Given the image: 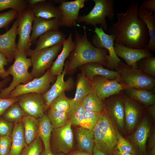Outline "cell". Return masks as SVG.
<instances>
[{
  "label": "cell",
  "mask_w": 155,
  "mask_h": 155,
  "mask_svg": "<svg viewBox=\"0 0 155 155\" xmlns=\"http://www.w3.org/2000/svg\"><path fill=\"white\" fill-rule=\"evenodd\" d=\"M139 5L136 1L130 3L125 13L116 11L118 21L108 29L114 37V43L136 49H145L149 40L148 30L144 22L137 16Z\"/></svg>",
  "instance_id": "1"
},
{
  "label": "cell",
  "mask_w": 155,
  "mask_h": 155,
  "mask_svg": "<svg viewBox=\"0 0 155 155\" xmlns=\"http://www.w3.org/2000/svg\"><path fill=\"white\" fill-rule=\"evenodd\" d=\"M83 27V34L75 31L73 47L64 65L67 75L73 74L79 67L88 63H98L106 67L108 65V51L94 46L88 39L86 27Z\"/></svg>",
  "instance_id": "2"
},
{
  "label": "cell",
  "mask_w": 155,
  "mask_h": 155,
  "mask_svg": "<svg viewBox=\"0 0 155 155\" xmlns=\"http://www.w3.org/2000/svg\"><path fill=\"white\" fill-rule=\"evenodd\" d=\"M116 130L105 108L93 131L94 145L107 155H113L117 143Z\"/></svg>",
  "instance_id": "3"
},
{
  "label": "cell",
  "mask_w": 155,
  "mask_h": 155,
  "mask_svg": "<svg viewBox=\"0 0 155 155\" xmlns=\"http://www.w3.org/2000/svg\"><path fill=\"white\" fill-rule=\"evenodd\" d=\"M27 56L25 51L18 49L16 51L14 62L6 70L9 75L12 76V81L8 87L0 90V98H8L10 92L18 85L26 84L34 79L28 71L32 64L30 58H28Z\"/></svg>",
  "instance_id": "4"
},
{
  "label": "cell",
  "mask_w": 155,
  "mask_h": 155,
  "mask_svg": "<svg viewBox=\"0 0 155 155\" xmlns=\"http://www.w3.org/2000/svg\"><path fill=\"white\" fill-rule=\"evenodd\" d=\"M119 82L126 88L152 91L154 88L155 79L141 70L128 65L121 61L118 64Z\"/></svg>",
  "instance_id": "5"
},
{
  "label": "cell",
  "mask_w": 155,
  "mask_h": 155,
  "mask_svg": "<svg viewBox=\"0 0 155 155\" xmlns=\"http://www.w3.org/2000/svg\"><path fill=\"white\" fill-rule=\"evenodd\" d=\"M95 3L94 7L86 15L78 16V23L84 22L86 25L95 26L100 25L104 31L108 29L106 17L113 20L114 13L113 0H92Z\"/></svg>",
  "instance_id": "6"
},
{
  "label": "cell",
  "mask_w": 155,
  "mask_h": 155,
  "mask_svg": "<svg viewBox=\"0 0 155 155\" xmlns=\"http://www.w3.org/2000/svg\"><path fill=\"white\" fill-rule=\"evenodd\" d=\"M62 44L35 51L30 49L26 52L30 57L32 68L30 73L34 79L43 75L51 66L53 61L62 48Z\"/></svg>",
  "instance_id": "7"
},
{
  "label": "cell",
  "mask_w": 155,
  "mask_h": 155,
  "mask_svg": "<svg viewBox=\"0 0 155 155\" xmlns=\"http://www.w3.org/2000/svg\"><path fill=\"white\" fill-rule=\"evenodd\" d=\"M71 126L68 122L63 127L53 128L50 146L54 154L62 153L67 155L74 150V137Z\"/></svg>",
  "instance_id": "8"
},
{
  "label": "cell",
  "mask_w": 155,
  "mask_h": 155,
  "mask_svg": "<svg viewBox=\"0 0 155 155\" xmlns=\"http://www.w3.org/2000/svg\"><path fill=\"white\" fill-rule=\"evenodd\" d=\"M95 32L91 40V43L98 49H104L107 50L108 55L107 57L108 62L107 67L114 71H118V64L121 61L117 55L114 46V37L113 35L106 33L102 27L95 26Z\"/></svg>",
  "instance_id": "9"
},
{
  "label": "cell",
  "mask_w": 155,
  "mask_h": 155,
  "mask_svg": "<svg viewBox=\"0 0 155 155\" xmlns=\"http://www.w3.org/2000/svg\"><path fill=\"white\" fill-rule=\"evenodd\" d=\"M57 78L51 74L49 68L41 77L34 78L28 83L20 84L17 86L10 93L8 98L18 97L23 94L32 92L43 94L51 87V84Z\"/></svg>",
  "instance_id": "10"
},
{
  "label": "cell",
  "mask_w": 155,
  "mask_h": 155,
  "mask_svg": "<svg viewBox=\"0 0 155 155\" xmlns=\"http://www.w3.org/2000/svg\"><path fill=\"white\" fill-rule=\"evenodd\" d=\"M34 18L32 10L28 8L21 13L18 14L17 30V34L19 36L17 44L18 49L26 52L30 49L32 44L30 34Z\"/></svg>",
  "instance_id": "11"
},
{
  "label": "cell",
  "mask_w": 155,
  "mask_h": 155,
  "mask_svg": "<svg viewBox=\"0 0 155 155\" xmlns=\"http://www.w3.org/2000/svg\"><path fill=\"white\" fill-rule=\"evenodd\" d=\"M17 97L19 105L27 114L38 119L44 114L46 110L42 94L32 92L22 94Z\"/></svg>",
  "instance_id": "12"
},
{
  "label": "cell",
  "mask_w": 155,
  "mask_h": 155,
  "mask_svg": "<svg viewBox=\"0 0 155 155\" xmlns=\"http://www.w3.org/2000/svg\"><path fill=\"white\" fill-rule=\"evenodd\" d=\"M91 82L93 92L103 101L112 95L120 93L125 89L117 79L110 80L103 76L96 75Z\"/></svg>",
  "instance_id": "13"
},
{
  "label": "cell",
  "mask_w": 155,
  "mask_h": 155,
  "mask_svg": "<svg viewBox=\"0 0 155 155\" xmlns=\"http://www.w3.org/2000/svg\"><path fill=\"white\" fill-rule=\"evenodd\" d=\"M88 0H75L66 1L63 0L59 7L62 15L61 19V26L69 28L78 25L77 20L80 9Z\"/></svg>",
  "instance_id": "14"
},
{
  "label": "cell",
  "mask_w": 155,
  "mask_h": 155,
  "mask_svg": "<svg viewBox=\"0 0 155 155\" xmlns=\"http://www.w3.org/2000/svg\"><path fill=\"white\" fill-rule=\"evenodd\" d=\"M66 73V69L64 68L61 73L57 76L54 84L47 92L43 94L46 110L49 108L52 102L60 94L64 92L70 91L74 88L75 82L73 77H69L66 80H64V76Z\"/></svg>",
  "instance_id": "15"
},
{
  "label": "cell",
  "mask_w": 155,
  "mask_h": 155,
  "mask_svg": "<svg viewBox=\"0 0 155 155\" xmlns=\"http://www.w3.org/2000/svg\"><path fill=\"white\" fill-rule=\"evenodd\" d=\"M141 122L136 130L129 137L131 144L136 155H148L146 143L150 132V125L147 118Z\"/></svg>",
  "instance_id": "16"
},
{
  "label": "cell",
  "mask_w": 155,
  "mask_h": 155,
  "mask_svg": "<svg viewBox=\"0 0 155 155\" xmlns=\"http://www.w3.org/2000/svg\"><path fill=\"white\" fill-rule=\"evenodd\" d=\"M18 21L17 18L9 30L0 35V53L6 57L8 63L12 61L15 53L18 49L16 39Z\"/></svg>",
  "instance_id": "17"
},
{
  "label": "cell",
  "mask_w": 155,
  "mask_h": 155,
  "mask_svg": "<svg viewBox=\"0 0 155 155\" xmlns=\"http://www.w3.org/2000/svg\"><path fill=\"white\" fill-rule=\"evenodd\" d=\"M105 108L110 118L120 128L124 127V102L123 95L119 93L106 98Z\"/></svg>",
  "instance_id": "18"
},
{
  "label": "cell",
  "mask_w": 155,
  "mask_h": 155,
  "mask_svg": "<svg viewBox=\"0 0 155 155\" xmlns=\"http://www.w3.org/2000/svg\"><path fill=\"white\" fill-rule=\"evenodd\" d=\"M114 46L117 56L123 59L127 65L136 69H138L137 63L141 59L146 57L153 56L150 51L145 49H132L115 43Z\"/></svg>",
  "instance_id": "19"
},
{
  "label": "cell",
  "mask_w": 155,
  "mask_h": 155,
  "mask_svg": "<svg viewBox=\"0 0 155 155\" xmlns=\"http://www.w3.org/2000/svg\"><path fill=\"white\" fill-rule=\"evenodd\" d=\"M61 19H47L35 17L30 36L31 43L36 42L38 37L51 30H58L61 25Z\"/></svg>",
  "instance_id": "20"
},
{
  "label": "cell",
  "mask_w": 155,
  "mask_h": 155,
  "mask_svg": "<svg viewBox=\"0 0 155 155\" xmlns=\"http://www.w3.org/2000/svg\"><path fill=\"white\" fill-rule=\"evenodd\" d=\"M102 65L96 63H90L81 65L78 67L81 72L91 81L96 75L105 77L110 80L117 79V71L104 68Z\"/></svg>",
  "instance_id": "21"
},
{
  "label": "cell",
  "mask_w": 155,
  "mask_h": 155,
  "mask_svg": "<svg viewBox=\"0 0 155 155\" xmlns=\"http://www.w3.org/2000/svg\"><path fill=\"white\" fill-rule=\"evenodd\" d=\"M123 96L126 127L128 131H131L137 124L141 113V107L136 101L128 96Z\"/></svg>",
  "instance_id": "22"
},
{
  "label": "cell",
  "mask_w": 155,
  "mask_h": 155,
  "mask_svg": "<svg viewBox=\"0 0 155 155\" xmlns=\"http://www.w3.org/2000/svg\"><path fill=\"white\" fill-rule=\"evenodd\" d=\"M66 39L65 34L58 30H50L39 36L34 50L38 51L58 44H63Z\"/></svg>",
  "instance_id": "23"
},
{
  "label": "cell",
  "mask_w": 155,
  "mask_h": 155,
  "mask_svg": "<svg viewBox=\"0 0 155 155\" xmlns=\"http://www.w3.org/2000/svg\"><path fill=\"white\" fill-rule=\"evenodd\" d=\"M74 46L72 34L70 33L63 44L62 51L49 68L51 75L55 77L60 75L63 71L65 61L69 57Z\"/></svg>",
  "instance_id": "24"
},
{
  "label": "cell",
  "mask_w": 155,
  "mask_h": 155,
  "mask_svg": "<svg viewBox=\"0 0 155 155\" xmlns=\"http://www.w3.org/2000/svg\"><path fill=\"white\" fill-rule=\"evenodd\" d=\"M39 3L30 9L35 17L47 19H61L62 15L59 7L56 6L50 1Z\"/></svg>",
  "instance_id": "25"
},
{
  "label": "cell",
  "mask_w": 155,
  "mask_h": 155,
  "mask_svg": "<svg viewBox=\"0 0 155 155\" xmlns=\"http://www.w3.org/2000/svg\"><path fill=\"white\" fill-rule=\"evenodd\" d=\"M75 135L78 149L93 155L94 146L93 131L79 126L75 129Z\"/></svg>",
  "instance_id": "26"
},
{
  "label": "cell",
  "mask_w": 155,
  "mask_h": 155,
  "mask_svg": "<svg viewBox=\"0 0 155 155\" xmlns=\"http://www.w3.org/2000/svg\"><path fill=\"white\" fill-rule=\"evenodd\" d=\"M10 136L11 145L8 155H21L24 149L27 145L22 121L14 124L13 130Z\"/></svg>",
  "instance_id": "27"
},
{
  "label": "cell",
  "mask_w": 155,
  "mask_h": 155,
  "mask_svg": "<svg viewBox=\"0 0 155 155\" xmlns=\"http://www.w3.org/2000/svg\"><path fill=\"white\" fill-rule=\"evenodd\" d=\"M138 18L145 24L148 30L149 40L145 49L155 51V14H152L143 9L139 8L137 12Z\"/></svg>",
  "instance_id": "28"
},
{
  "label": "cell",
  "mask_w": 155,
  "mask_h": 155,
  "mask_svg": "<svg viewBox=\"0 0 155 155\" xmlns=\"http://www.w3.org/2000/svg\"><path fill=\"white\" fill-rule=\"evenodd\" d=\"M125 92L132 99L146 106L154 104L155 94L152 91L133 88H125Z\"/></svg>",
  "instance_id": "29"
},
{
  "label": "cell",
  "mask_w": 155,
  "mask_h": 155,
  "mask_svg": "<svg viewBox=\"0 0 155 155\" xmlns=\"http://www.w3.org/2000/svg\"><path fill=\"white\" fill-rule=\"evenodd\" d=\"M76 90L73 101L81 102L89 94L93 92L91 81L81 72L77 76L76 82Z\"/></svg>",
  "instance_id": "30"
},
{
  "label": "cell",
  "mask_w": 155,
  "mask_h": 155,
  "mask_svg": "<svg viewBox=\"0 0 155 155\" xmlns=\"http://www.w3.org/2000/svg\"><path fill=\"white\" fill-rule=\"evenodd\" d=\"M38 135L41 139L44 146V148H51L50 139L51 133L53 128L47 114H44L38 119Z\"/></svg>",
  "instance_id": "31"
},
{
  "label": "cell",
  "mask_w": 155,
  "mask_h": 155,
  "mask_svg": "<svg viewBox=\"0 0 155 155\" xmlns=\"http://www.w3.org/2000/svg\"><path fill=\"white\" fill-rule=\"evenodd\" d=\"M22 121L26 143L28 145L35 139L38 135V119L27 114L24 117Z\"/></svg>",
  "instance_id": "32"
},
{
  "label": "cell",
  "mask_w": 155,
  "mask_h": 155,
  "mask_svg": "<svg viewBox=\"0 0 155 155\" xmlns=\"http://www.w3.org/2000/svg\"><path fill=\"white\" fill-rule=\"evenodd\" d=\"M85 110L81 102L74 101L71 100L68 112V120L71 126L79 125L82 120Z\"/></svg>",
  "instance_id": "33"
},
{
  "label": "cell",
  "mask_w": 155,
  "mask_h": 155,
  "mask_svg": "<svg viewBox=\"0 0 155 155\" xmlns=\"http://www.w3.org/2000/svg\"><path fill=\"white\" fill-rule=\"evenodd\" d=\"M27 115L17 102L10 106L1 116L5 120L14 124L22 121L24 117Z\"/></svg>",
  "instance_id": "34"
},
{
  "label": "cell",
  "mask_w": 155,
  "mask_h": 155,
  "mask_svg": "<svg viewBox=\"0 0 155 155\" xmlns=\"http://www.w3.org/2000/svg\"><path fill=\"white\" fill-rule=\"evenodd\" d=\"M104 101L93 92L86 96L81 102L85 109L101 113L105 108Z\"/></svg>",
  "instance_id": "35"
},
{
  "label": "cell",
  "mask_w": 155,
  "mask_h": 155,
  "mask_svg": "<svg viewBox=\"0 0 155 155\" xmlns=\"http://www.w3.org/2000/svg\"><path fill=\"white\" fill-rule=\"evenodd\" d=\"M47 115L53 128L63 127L68 122L67 112L49 109Z\"/></svg>",
  "instance_id": "36"
},
{
  "label": "cell",
  "mask_w": 155,
  "mask_h": 155,
  "mask_svg": "<svg viewBox=\"0 0 155 155\" xmlns=\"http://www.w3.org/2000/svg\"><path fill=\"white\" fill-rule=\"evenodd\" d=\"M101 113L85 109L82 120L79 126L93 131Z\"/></svg>",
  "instance_id": "37"
},
{
  "label": "cell",
  "mask_w": 155,
  "mask_h": 155,
  "mask_svg": "<svg viewBox=\"0 0 155 155\" xmlns=\"http://www.w3.org/2000/svg\"><path fill=\"white\" fill-rule=\"evenodd\" d=\"M71 100L66 96L65 92H64L52 102L49 109L68 113Z\"/></svg>",
  "instance_id": "38"
},
{
  "label": "cell",
  "mask_w": 155,
  "mask_h": 155,
  "mask_svg": "<svg viewBox=\"0 0 155 155\" xmlns=\"http://www.w3.org/2000/svg\"><path fill=\"white\" fill-rule=\"evenodd\" d=\"M28 7L26 0H0V11L11 8L19 14L27 9Z\"/></svg>",
  "instance_id": "39"
},
{
  "label": "cell",
  "mask_w": 155,
  "mask_h": 155,
  "mask_svg": "<svg viewBox=\"0 0 155 155\" xmlns=\"http://www.w3.org/2000/svg\"><path fill=\"white\" fill-rule=\"evenodd\" d=\"M138 69L154 78L155 77V57L143 58L137 63Z\"/></svg>",
  "instance_id": "40"
},
{
  "label": "cell",
  "mask_w": 155,
  "mask_h": 155,
  "mask_svg": "<svg viewBox=\"0 0 155 155\" xmlns=\"http://www.w3.org/2000/svg\"><path fill=\"white\" fill-rule=\"evenodd\" d=\"M42 143L38 135L32 142L25 148L21 155H40L43 149Z\"/></svg>",
  "instance_id": "41"
},
{
  "label": "cell",
  "mask_w": 155,
  "mask_h": 155,
  "mask_svg": "<svg viewBox=\"0 0 155 155\" xmlns=\"http://www.w3.org/2000/svg\"><path fill=\"white\" fill-rule=\"evenodd\" d=\"M18 16L17 12L13 9L0 13V29L3 28L7 30L10 24L14 19H17Z\"/></svg>",
  "instance_id": "42"
},
{
  "label": "cell",
  "mask_w": 155,
  "mask_h": 155,
  "mask_svg": "<svg viewBox=\"0 0 155 155\" xmlns=\"http://www.w3.org/2000/svg\"><path fill=\"white\" fill-rule=\"evenodd\" d=\"M117 143L116 147L121 150L136 155L135 150L131 144L124 138L116 129Z\"/></svg>",
  "instance_id": "43"
},
{
  "label": "cell",
  "mask_w": 155,
  "mask_h": 155,
  "mask_svg": "<svg viewBox=\"0 0 155 155\" xmlns=\"http://www.w3.org/2000/svg\"><path fill=\"white\" fill-rule=\"evenodd\" d=\"M14 126V124L7 121L0 116V136H11Z\"/></svg>",
  "instance_id": "44"
},
{
  "label": "cell",
  "mask_w": 155,
  "mask_h": 155,
  "mask_svg": "<svg viewBox=\"0 0 155 155\" xmlns=\"http://www.w3.org/2000/svg\"><path fill=\"white\" fill-rule=\"evenodd\" d=\"M11 136H0V155H8L11 147Z\"/></svg>",
  "instance_id": "45"
},
{
  "label": "cell",
  "mask_w": 155,
  "mask_h": 155,
  "mask_svg": "<svg viewBox=\"0 0 155 155\" xmlns=\"http://www.w3.org/2000/svg\"><path fill=\"white\" fill-rule=\"evenodd\" d=\"M17 97L10 98H0V116L11 104L18 101Z\"/></svg>",
  "instance_id": "46"
},
{
  "label": "cell",
  "mask_w": 155,
  "mask_h": 155,
  "mask_svg": "<svg viewBox=\"0 0 155 155\" xmlns=\"http://www.w3.org/2000/svg\"><path fill=\"white\" fill-rule=\"evenodd\" d=\"M8 61L6 57L0 53V78L4 79L8 77L9 74L6 70L4 66L7 64Z\"/></svg>",
  "instance_id": "47"
},
{
  "label": "cell",
  "mask_w": 155,
  "mask_h": 155,
  "mask_svg": "<svg viewBox=\"0 0 155 155\" xmlns=\"http://www.w3.org/2000/svg\"><path fill=\"white\" fill-rule=\"evenodd\" d=\"M140 8L152 13L155 12V0H147L142 3Z\"/></svg>",
  "instance_id": "48"
},
{
  "label": "cell",
  "mask_w": 155,
  "mask_h": 155,
  "mask_svg": "<svg viewBox=\"0 0 155 155\" xmlns=\"http://www.w3.org/2000/svg\"><path fill=\"white\" fill-rule=\"evenodd\" d=\"M148 155H155V131H153L151 134L148 145Z\"/></svg>",
  "instance_id": "49"
},
{
  "label": "cell",
  "mask_w": 155,
  "mask_h": 155,
  "mask_svg": "<svg viewBox=\"0 0 155 155\" xmlns=\"http://www.w3.org/2000/svg\"><path fill=\"white\" fill-rule=\"evenodd\" d=\"M28 4V8L30 9L37 4L46 1V0H26Z\"/></svg>",
  "instance_id": "50"
},
{
  "label": "cell",
  "mask_w": 155,
  "mask_h": 155,
  "mask_svg": "<svg viewBox=\"0 0 155 155\" xmlns=\"http://www.w3.org/2000/svg\"><path fill=\"white\" fill-rule=\"evenodd\" d=\"M67 155H93L87 152L78 149L73 150Z\"/></svg>",
  "instance_id": "51"
},
{
  "label": "cell",
  "mask_w": 155,
  "mask_h": 155,
  "mask_svg": "<svg viewBox=\"0 0 155 155\" xmlns=\"http://www.w3.org/2000/svg\"><path fill=\"white\" fill-rule=\"evenodd\" d=\"M113 155H134L129 153L123 151L115 147L114 150Z\"/></svg>",
  "instance_id": "52"
},
{
  "label": "cell",
  "mask_w": 155,
  "mask_h": 155,
  "mask_svg": "<svg viewBox=\"0 0 155 155\" xmlns=\"http://www.w3.org/2000/svg\"><path fill=\"white\" fill-rule=\"evenodd\" d=\"M10 80V78L8 76L0 81V90L5 88Z\"/></svg>",
  "instance_id": "53"
},
{
  "label": "cell",
  "mask_w": 155,
  "mask_h": 155,
  "mask_svg": "<svg viewBox=\"0 0 155 155\" xmlns=\"http://www.w3.org/2000/svg\"><path fill=\"white\" fill-rule=\"evenodd\" d=\"M93 155H107L103 152L99 150L95 145L93 150Z\"/></svg>",
  "instance_id": "54"
},
{
  "label": "cell",
  "mask_w": 155,
  "mask_h": 155,
  "mask_svg": "<svg viewBox=\"0 0 155 155\" xmlns=\"http://www.w3.org/2000/svg\"><path fill=\"white\" fill-rule=\"evenodd\" d=\"M148 110L150 114L155 119V104H153L150 105L148 108Z\"/></svg>",
  "instance_id": "55"
},
{
  "label": "cell",
  "mask_w": 155,
  "mask_h": 155,
  "mask_svg": "<svg viewBox=\"0 0 155 155\" xmlns=\"http://www.w3.org/2000/svg\"><path fill=\"white\" fill-rule=\"evenodd\" d=\"M40 155H54L51 148L45 149L44 148Z\"/></svg>",
  "instance_id": "56"
},
{
  "label": "cell",
  "mask_w": 155,
  "mask_h": 155,
  "mask_svg": "<svg viewBox=\"0 0 155 155\" xmlns=\"http://www.w3.org/2000/svg\"><path fill=\"white\" fill-rule=\"evenodd\" d=\"M54 154V155H66L62 153H56Z\"/></svg>",
  "instance_id": "57"
}]
</instances>
